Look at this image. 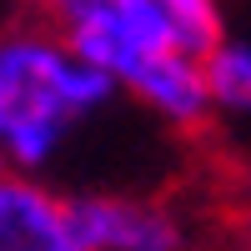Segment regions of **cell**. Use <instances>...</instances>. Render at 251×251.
<instances>
[{
    "instance_id": "cell-1",
    "label": "cell",
    "mask_w": 251,
    "mask_h": 251,
    "mask_svg": "<svg viewBox=\"0 0 251 251\" xmlns=\"http://www.w3.org/2000/svg\"><path fill=\"white\" fill-rule=\"evenodd\" d=\"M116 100L121 86L50 25H0V156L10 171L50 181L75 136Z\"/></svg>"
},
{
    "instance_id": "cell-7",
    "label": "cell",
    "mask_w": 251,
    "mask_h": 251,
    "mask_svg": "<svg viewBox=\"0 0 251 251\" xmlns=\"http://www.w3.org/2000/svg\"><path fill=\"white\" fill-rule=\"evenodd\" d=\"M15 5H46V0H15Z\"/></svg>"
},
{
    "instance_id": "cell-6",
    "label": "cell",
    "mask_w": 251,
    "mask_h": 251,
    "mask_svg": "<svg viewBox=\"0 0 251 251\" xmlns=\"http://www.w3.org/2000/svg\"><path fill=\"white\" fill-rule=\"evenodd\" d=\"M236 251H251V196H246L241 221H236Z\"/></svg>"
},
{
    "instance_id": "cell-5",
    "label": "cell",
    "mask_w": 251,
    "mask_h": 251,
    "mask_svg": "<svg viewBox=\"0 0 251 251\" xmlns=\"http://www.w3.org/2000/svg\"><path fill=\"white\" fill-rule=\"evenodd\" d=\"M201 80L211 116H251V40L246 35H221L201 55Z\"/></svg>"
},
{
    "instance_id": "cell-8",
    "label": "cell",
    "mask_w": 251,
    "mask_h": 251,
    "mask_svg": "<svg viewBox=\"0 0 251 251\" xmlns=\"http://www.w3.org/2000/svg\"><path fill=\"white\" fill-rule=\"evenodd\" d=\"M5 171H10V166H5V156H0V176H5Z\"/></svg>"
},
{
    "instance_id": "cell-3",
    "label": "cell",
    "mask_w": 251,
    "mask_h": 251,
    "mask_svg": "<svg viewBox=\"0 0 251 251\" xmlns=\"http://www.w3.org/2000/svg\"><path fill=\"white\" fill-rule=\"evenodd\" d=\"M75 251H191V226L161 196L141 191H66Z\"/></svg>"
},
{
    "instance_id": "cell-2",
    "label": "cell",
    "mask_w": 251,
    "mask_h": 251,
    "mask_svg": "<svg viewBox=\"0 0 251 251\" xmlns=\"http://www.w3.org/2000/svg\"><path fill=\"white\" fill-rule=\"evenodd\" d=\"M46 25L66 46L126 86L156 55H191L226 35L221 0H46Z\"/></svg>"
},
{
    "instance_id": "cell-4",
    "label": "cell",
    "mask_w": 251,
    "mask_h": 251,
    "mask_svg": "<svg viewBox=\"0 0 251 251\" xmlns=\"http://www.w3.org/2000/svg\"><path fill=\"white\" fill-rule=\"evenodd\" d=\"M0 251H75L66 191H55L46 176H0Z\"/></svg>"
}]
</instances>
